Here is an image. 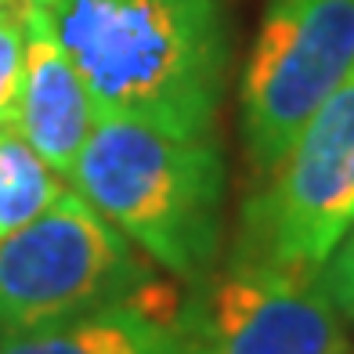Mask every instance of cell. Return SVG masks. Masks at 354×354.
I'll return each mask as SVG.
<instances>
[{
  "mask_svg": "<svg viewBox=\"0 0 354 354\" xmlns=\"http://www.w3.org/2000/svg\"><path fill=\"white\" fill-rule=\"evenodd\" d=\"M98 120L170 138H210L228 80L221 0H51L40 4Z\"/></svg>",
  "mask_w": 354,
  "mask_h": 354,
  "instance_id": "6da1fadb",
  "label": "cell"
},
{
  "mask_svg": "<svg viewBox=\"0 0 354 354\" xmlns=\"http://www.w3.org/2000/svg\"><path fill=\"white\" fill-rule=\"evenodd\" d=\"M73 188L170 275L192 286L210 275L228 188L214 134L170 138L131 120H98Z\"/></svg>",
  "mask_w": 354,
  "mask_h": 354,
  "instance_id": "7a4b0ae2",
  "label": "cell"
},
{
  "mask_svg": "<svg viewBox=\"0 0 354 354\" xmlns=\"http://www.w3.org/2000/svg\"><path fill=\"white\" fill-rule=\"evenodd\" d=\"M156 275L138 246L80 196L0 239V336L134 300Z\"/></svg>",
  "mask_w": 354,
  "mask_h": 354,
  "instance_id": "3957f363",
  "label": "cell"
},
{
  "mask_svg": "<svg viewBox=\"0 0 354 354\" xmlns=\"http://www.w3.org/2000/svg\"><path fill=\"white\" fill-rule=\"evenodd\" d=\"M354 69V0H268L239 98L250 163L271 174Z\"/></svg>",
  "mask_w": 354,
  "mask_h": 354,
  "instance_id": "277c9868",
  "label": "cell"
},
{
  "mask_svg": "<svg viewBox=\"0 0 354 354\" xmlns=\"http://www.w3.org/2000/svg\"><path fill=\"white\" fill-rule=\"evenodd\" d=\"M354 224V69L243 210L235 253L322 268Z\"/></svg>",
  "mask_w": 354,
  "mask_h": 354,
  "instance_id": "5b68a950",
  "label": "cell"
},
{
  "mask_svg": "<svg viewBox=\"0 0 354 354\" xmlns=\"http://www.w3.org/2000/svg\"><path fill=\"white\" fill-rule=\"evenodd\" d=\"M185 333L192 354H351L318 268L243 253L185 293Z\"/></svg>",
  "mask_w": 354,
  "mask_h": 354,
  "instance_id": "8992f818",
  "label": "cell"
},
{
  "mask_svg": "<svg viewBox=\"0 0 354 354\" xmlns=\"http://www.w3.org/2000/svg\"><path fill=\"white\" fill-rule=\"evenodd\" d=\"M22 22H26V84L19 105V131L58 177L73 181L76 159L94 131V105L80 80L73 58L66 55L51 15L40 4L22 0Z\"/></svg>",
  "mask_w": 354,
  "mask_h": 354,
  "instance_id": "52a82bcc",
  "label": "cell"
},
{
  "mask_svg": "<svg viewBox=\"0 0 354 354\" xmlns=\"http://www.w3.org/2000/svg\"><path fill=\"white\" fill-rule=\"evenodd\" d=\"M0 354H192L185 322L149 311L134 297L55 326L0 336Z\"/></svg>",
  "mask_w": 354,
  "mask_h": 354,
  "instance_id": "ba28073f",
  "label": "cell"
},
{
  "mask_svg": "<svg viewBox=\"0 0 354 354\" xmlns=\"http://www.w3.org/2000/svg\"><path fill=\"white\" fill-rule=\"evenodd\" d=\"M66 192V177L47 167L19 131L0 127V239L51 210Z\"/></svg>",
  "mask_w": 354,
  "mask_h": 354,
  "instance_id": "9c48e42d",
  "label": "cell"
},
{
  "mask_svg": "<svg viewBox=\"0 0 354 354\" xmlns=\"http://www.w3.org/2000/svg\"><path fill=\"white\" fill-rule=\"evenodd\" d=\"M26 84V22L22 11L0 4V127L15 131Z\"/></svg>",
  "mask_w": 354,
  "mask_h": 354,
  "instance_id": "30bf717a",
  "label": "cell"
},
{
  "mask_svg": "<svg viewBox=\"0 0 354 354\" xmlns=\"http://www.w3.org/2000/svg\"><path fill=\"white\" fill-rule=\"evenodd\" d=\"M318 279L336 304V311L354 322V224L340 239V246L326 257V264L318 268Z\"/></svg>",
  "mask_w": 354,
  "mask_h": 354,
  "instance_id": "8fae6325",
  "label": "cell"
},
{
  "mask_svg": "<svg viewBox=\"0 0 354 354\" xmlns=\"http://www.w3.org/2000/svg\"><path fill=\"white\" fill-rule=\"evenodd\" d=\"M29 4H51V0H29Z\"/></svg>",
  "mask_w": 354,
  "mask_h": 354,
  "instance_id": "7c38bea8",
  "label": "cell"
},
{
  "mask_svg": "<svg viewBox=\"0 0 354 354\" xmlns=\"http://www.w3.org/2000/svg\"><path fill=\"white\" fill-rule=\"evenodd\" d=\"M0 4H11V0H0Z\"/></svg>",
  "mask_w": 354,
  "mask_h": 354,
  "instance_id": "4fadbf2b",
  "label": "cell"
}]
</instances>
